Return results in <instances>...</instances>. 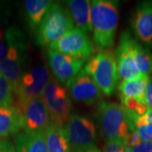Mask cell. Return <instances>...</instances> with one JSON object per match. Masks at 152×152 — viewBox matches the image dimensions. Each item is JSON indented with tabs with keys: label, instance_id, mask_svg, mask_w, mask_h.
Returning <instances> with one entry per match:
<instances>
[{
	"label": "cell",
	"instance_id": "1",
	"mask_svg": "<svg viewBox=\"0 0 152 152\" xmlns=\"http://www.w3.org/2000/svg\"><path fill=\"white\" fill-rule=\"evenodd\" d=\"M91 4V26L94 44L100 50L110 49L115 42L118 26V1L94 0Z\"/></svg>",
	"mask_w": 152,
	"mask_h": 152
},
{
	"label": "cell",
	"instance_id": "2",
	"mask_svg": "<svg viewBox=\"0 0 152 152\" xmlns=\"http://www.w3.org/2000/svg\"><path fill=\"white\" fill-rule=\"evenodd\" d=\"M8 52L0 63V73L10 82L14 90L18 86L26 60V39L24 32L15 26H11L4 35Z\"/></svg>",
	"mask_w": 152,
	"mask_h": 152
},
{
	"label": "cell",
	"instance_id": "3",
	"mask_svg": "<svg viewBox=\"0 0 152 152\" xmlns=\"http://www.w3.org/2000/svg\"><path fill=\"white\" fill-rule=\"evenodd\" d=\"M84 70L104 95L111 96L114 92L119 78L116 55L112 50H100L87 61Z\"/></svg>",
	"mask_w": 152,
	"mask_h": 152
},
{
	"label": "cell",
	"instance_id": "4",
	"mask_svg": "<svg viewBox=\"0 0 152 152\" xmlns=\"http://www.w3.org/2000/svg\"><path fill=\"white\" fill-rule=\"evenodd\" d=\"M74 28L68 10L53 2L37 29V43L42 47H50Z\"/></svg>",
	"mask_w": 152,
	"mask_h": 152
},
{
	"label": "cell",
	"instance_id": "5",
	"mask_svg": "<svg viewBox=\"0 0 152 152\" xmlns=\"http://www.w3.org/2000/svg\"><path fill=\"white\" fill-rule=\"evenodd\" d=\"M98 121L106 142L124 140L130 132L124 107L115 102L102 101L98 104Z\"/></svg>",
	"mask_w": 152,
	"mask_h": 152
},
{
	"label": "cell",
	"instance_id": "6",
	"mask_svg": "<svg viewBox=\"0 0 152 152\" xmlns=\"http://www.w3.org/2000/svg\"><path fill=\"white\" fill-rule=\"evenodd\" d=\"M42 98L48 110L51 124L64 127L71 117V100L66 88L50 77Z\"/></svg>",
	"mask_w": 152,
	"mask_h": 152
},
{
	"label": "cell",
	"instance_id": "7",
	"mask_svg": "<svg viewBox=\"0 0 152 152\" xmlns=\"http://www.w3.org/2000/svg\"><path fill=\"white\" fill-rule=\"evenodd\" d=\"M71 152H83L94 145L96 140V125L87 117L74 114L66 124Z\"/></svg>",
	"mask_w": 152,
	"mask_h": 152
},
{
	"label": "cell",
	"instance_id": "8",
	"mask_svg": "<svg viewBox=\"0 0 152 152\" xmlns=\"http://www.w3.org/2000/svg\"><path fill=\"white\" fill-rule=\"evenodd\" d=\"M49 79L48 70L43 65L34 66L31 70L25 72L14 90L19 105L35 98L42 97Z\"/></svg>",
	"mask_w": 152,
	"mask_h": 152
},
{
	"label": "cell",
	"instance_id": "9",
	"mask_svg": "<svg viewBox=\"0 0 152 152\" xmlns=\"http://www.w3.org/2000/svg\"><path fill=\"white\" fill-rule=\"evenodd\" d=\"M49 48L84 62L90 59L94 52L93 44L90 38L86 33L75 27L59 41L51 45Z\"/></svg>",
	"mask_w": 152,
	"mask_h": 152
},
{
	"label": "cell",
	"instance_id": "10",
	"mask_svg": "<svg viewBox=\"0 0 152 152\" xmlns=\"http://www.w3.org/2000/svg\"><path fill=\"white\" fill-rule=\"evenodd\" d=\"M17 107L22 115L24 132H45L51 124L48 110L42 97L27 101Z\"/></svg>",
	"mask_w": 152,
	"mask_h": 152
},
{
	"label": "cell",
	"instance_id": "11",
	"mask_svg": "<svg viewBox=\"0 0 152 152\" xmlns=\"http://www.w3.org/2000/svg\"><path fill=\"white\" fill-rule=\"evenodd\" d=\"M48 60L56 80L67 86L82 70L84 61L61 53L55 50H48Z\"/></svg>",
	"mask_w": 152,
	"mask_h": 152
},
{
	"label": "cell",
	"instance_id": "12",
	"mask_svg": "<svg viewBox=\"0 0 152 152\" xmlns=\"http://www.w3.org/2000/svg\"><path fill=\"white\" fill-rule=\"evenodd\" d=\"M134 42V39L128 31H124L121 34L115 55L118 64V78L123 80H134L143 75L137 68L133 55Z\"/></svg>",
	"mask_w": 152,
	"mask_h": 152
},
{
	"label": "cell",
	"instance_id": "13",
	"mask_svg": "<svg viewBox=\"0 0 152 152\" xmlns=\"http://www.w3.org/2000/svg\"><path fill=\"white\" fill-rule=\"evenodd\" d=\"M66 87L69 88L71 97L86 105H92L102 97V92L92 80L82 69Z\"/></svg>",
	"mask_w": 152,
	"mask_h": 152
},
{
	"label": "cell",
	"instance_id": "14",
	"mask_svg": "<svg viewBox=\"0 0 152 152\" xmlns=\"http://www.w3.org/2000/svg\"><path fill=\"white\" fill-rule=\"evenodd\" d=\"M131 27L143 46L152 48L151 1H143L137 4L131 20Z\"/></svg>",
	"mask_w": 152,
	"mask_h": 152
},
{
	"label": "cell",
	"instance_id": "15",
	"mask_svg": "<svg viewBox=\"0 0 152 152\" xmlns=\"http://www.w3.org/2000/svg\"><path fill=\"white\" fill-rule=\"evenodd\" d=\"M67 10L70 15L75 27L86 34L92 31L91 4L89 0H69L65 2Z\"/></svg>",
	"mask_w": 152,
	"mask_h": 152
},
{
	"label": "cell",
	"instance_id": "16",
	"mask_svg": "<svg viewBox=\"0 0 152 152\" xmlns=\"http://www.w3.org/2000/svg\"><path fill=\"white\" fill-rule=\"evenodd\" d=\"M23 129V119L17 107L0 106V137L18 134Z\"/></svg>",
	"mask_w": 152,
	"mask_h": 152
},
{
	"label": "cell",
	"instance_id": "17",
	"mask_svg": "<svg viewBox=\"0 0 152 152\" xmlns=\"http://www.w3.org/2000/svg\"><path fill=\"white\" fill-rule=\"evenodd\" d=\"M15 142L16 152H48L46 132L20 133Z\"/></svg>",
	"mask_w": 152,
	"mask_h": 152
},
{
	"label": "cell",
	"instance_id": "18",
	"mask_svg": "<svg viewBox=\"0 0 152 152\" xmlns=\"http://www.w3.org/2000/svg\"><path fill=\"white\" fill-rule=\"evenodd\" d=\"M45 132L48 152H71L70 144L64 127L51 124Z\"/></svg>",
	"mask_w": 152,
	"mask_h": 152
},
{
	"label": "cell",
	"instance_id": "19",
	"mask_svg": "<svg viewBox=\"0 0 152 152\" xmlns=\"http://www.w3.org/2000/svg\"><path fill=\"white\" fill-rule=\"evenodd\" d=\"M150 76L141 75L134 80H123L118 85L120 98H134L144 104L145 92Z\"/></svg>",
	"mask_w": 152,
	"mask_h": 152
},
{
	"label": "cell",
	"instance_id": "20",
	"mask_svg": "<svg viewBox=\"0 0 152 152\" xmlns=\"http://www.w3.org/2000/svg\"><path fill=\"white\" fill-rule=\"evenodd\" d=\"M53 4L48 0H26L24 3L27 16V22L31 30H37L49 7Z\"/></svg>",
	"mask_w": 152,
	"mask_h": 152
},
{
	"label": "cell",
	"instance_id": "21",
	"mask_svg": "<svg viewBox=\"0 0 152 152\" xmlns=\"http://www.w3.org/2000/svg\"><path fill=\"white\" fill-rule=\"evenodd\" d=\"M133 55L140 73L150 76L152 73V53L150 49L134 40L133 44Z\"/></svg>",
	"mask_w": 152,
	"mask_h": 152
},
{
	"label": "cell",
	"instance_id": "22",
	"mask_svg": "<svg viewBox=\"0 0 152 152\" xmlns=\"http://www.w3.org/2000/svg\"><path fill=\"white\" fill-rule=\"evenodd\" d=\"M13 92L10 82L0 73V106H11L13 103Z\"/></svg>",
	"mask_w": 152,
	"mask_h": 152
},
{
	"label": "cell",
	"instance_id": "23",
	"mask_svg": "<svg viewBox=\"0 0 152 152\" xmlns=\"http://www.w3.org/2000/svg\"><path fill=\"white\" fill-rule=\"evenodd\" d=\"M122 106L138 116H143L146 113L149 108L145 104L140 102L134 98H120Z\"/></svg>",
	"mask_w": 152,
	"mask_h": 152
},
{
	"label": "cell",
	"instance_id": "24",
	"mask_svg": "<svg viewBox=\"0 0 152 152\" xmlns=\"http://www.w3.org/2000/svg\"><path fill=\"white\" fill-rule=\"evenodd\" d=\"M135 130L140 134L142 141L152 142V123L137 124Z\"/></svg>",
	"mask_w": 152,
	"mask_h": 152
},
{
	"label": "cell",
	"instance_id": "25",
	"mask_svg": "<svg viewBox=\"0 0 152 152\" xmlns=\"http://www.w3.org/2000/svg\"><path fill=\"white\" fill-rule=\"evenodd\" d=\"M140 142H142L140 134L137 131H130L129 134L125 137L124 140V144L125 151H128L137 145H139Z\"/></svg>",
	"mask_w": 152,
	"mask_h": 152
},
{
	"label": "cell",
	"instance_id": "26",
	"mask_svg": "<svg viewBox=\"0 0 152 152\" xmlns=\"http://www.w3.org/2000/svg\"><path fill=\"white\" fill-rule=\"evenodd\" d=\"M104 152H125L124 140H115L107 141L104 146Z\"/></svg>",
	"mask_w": 152,
	"mask_h": 152
},
{
	"label": "cell",
	"instance_id": "27",
	"mask_svg": "<svg viewBox=\"0 0 152 152\" xmlns=\"http://www.w3.org/2000/svg\"><path fill=\"white\" fill-rule=\"evenodd\" d=\"M125 152H152V142L142 141Z\"/></svg>",
	"mask_w": 152,
	"mask_h": 152
},
{
	"label": "cell",
	"instance_id": "28",
	"mask_svg": "<svg viewBox=\"0 0 152 152\" xmlns=\"http://www.w3.org/2000/svg\"><path fill=\"white\" fill-rule=\"evenodd\" d=\"M144 104L149 109H152V77H150L147 83L144 97Z\"/></svg>",
	"mask_w": 152,
	"mask_h": 152
},
{
	"label": "cell",
	"instance_id": "29",
	"mask_svg": "<svg viewBox=\"0 0 152 152\" xmlns=\"http://www.w3.org/2000/svg\"><path fill=\"white\" fill-rule=\"evenodd\" d=\"M0 152H16V150L10 142L3 140L0 142Z\"/></svg>",
	"mask_w": 152,
	"mask_h": 152
},
{
	"label": "cell",
	"instance_id": "30",
	"mask_svg": "<svg viewBox=\"0 0 152 152\" xmlns=\"http://www.w3.org/2000/svg\"><path fill=\"white\" fill-rule=\"evenodd\" d=\"M7 52H8V44L5 38L4 37L2 41H0V63L5 58Z\"/></svg>",
	"mask_w": 152,
	"mask_h": 152
},
{
	"label": "cell",
	"instance_id": "31",
	"mask_svg": "<svg viewBox=\"0 0 152 152\" xmlns=\"http://www.w3.org/2000/svg\"><path fill=\"white\" fill-rule=\"evenodd\" d=\"M83 152H101V151H100L97 147L94 145H92V146L89 147V148L86 149V150H85Z\"/></svg>",
	"mask_w": 152,
	"mask_h": 152
},
{
	"label": "cell",
	"instance_id": "32",
	"mask_svg": "<svg viewBox=\"0 0 152 152\" xmlns=\"http://www.w3.org/2000/svg\"><path fill=\"white\" fill-rule=\"evenodd\" d=\"M4 35H5V32H4V29L3 27L0 26V41H2L4 37Z\"/></svg>",
	"mask_w": 152,
	"mask_h": 152
},
{
	"label": "cell",
	"instance_id": "33",
	"mask_svg": "<svg viewBox=\"0 0 152 152\" xmlns=\"http://www.w3.org/2000/svg\"><path fill=\"white\" fill-rule=\"evenodd\" d=\"M0 142H1V141H0Z\"/></svg>",
	"mask_w": 152,
	"mask_h": 152
}]
</instances>
